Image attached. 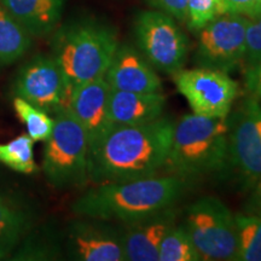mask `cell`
Instances as JSON below:
<instances>
[{"mask_svg": "<svg viewBox=\"0 0 261 261\" xmlns=\"http://www.w3.org/2000/svg\"><path fill=\"white\" fill-rule=\"evenodd\" d=\"M174 123L162 116L137 126L115 125L89 149V181L135 180L162 174Z\"/></svg>", "mask_w": 261, "mask_h": 261, "instance_id": "cell-1", "label": "cell"}, {"mask_svg": "<svg viewBox=\"0 0 261 261\" xmlns=\"http://www.w3.org/2000/svg\"><path fill=\"white\" fill-rule=\"evenodd\" d=\"M189 179L158 174L135 180L96 184L71 204L76 217L128 224L174 204L189 189Z\"/></svg>", "mask_w": 261, "mask_h": 261, "instance_id": "cell-2", "label": "cell"}, {"mask_svg": "<svg viewBox=\"0 0 261 261\" xmlns=\"http://www.w3.org/2000/svg\"><path fill=\"white\" fill-rule=\"evenodd\" d=\"M228 119L188 114L174 123L172 145L162 174L185 179L227 172Z\"/></svg>", "mask_w": 261, "mask_h": 261, "instance_id": "cell-3", "label": "cell"}, {"mask_svg": "<svg viewBox=\"0 0 261 261\" xmlns=\"http://www.w3.org/2000/svg\"><path fill=\"white\" fill-rule=\"evenodd\" d=\"M119 45L110 25L91 18L79 19L58 29L52 40V57L74 89L104 76Z\"/></svg>", "mask_w": 261, "mask_h": 261, "instance_id": "cell-4", "label": "cell"}, {"mask_svg": "<svg viewBox=\"0 0 261 261\" xmlns=\"http://www.w3.org/2000/svg\"><path fill=\"white\" fill-rule=\"evenodd\" d=\"M55 126L45 140L41 169L57 190L84 187L89 182V139L68 109L55 113Z\"/></svg>", "mask_w": 261, "mask_h": 261, "instance_id": "cell-5", "label": "cell"}, {"mask_svg": "<svg viewBox=\"0 0 261 261\" xmlns=\"http://www.w3.org/2000/svg\"><path fill=\"white\" fill-rule=\"evenodd\" d=\"M184 227L202 261H234L237 228L234 214L215 196H202L187 208Z\"/></svg>", "mask_w": 261, "mask_h": 261, "instance_id": "cell-6", "label": "cell"}, {"mask_svg": "<svg viewBox=\"0 0 261 261\" xmlns=\"http://www.w3.org/2000/svg\"><path fill=\"white\" fill-rule=\"evenodd\" d=\"M228 166L242 190L249 191L261 177V103L248 96L228 114Z\"/></svg>", "mask_w": 261, "mask_h": 261, "instance_id": "cell-7", "label": "cell"}, {"mask_svg": "<svg viewBox=\"0 0 261 261\" xmlns=\"http://www.w3.org/2000/svg\"><path fill=\"white\" fill-rule=\"evenodd\" d=\"M135 35L140 52L155 69L174 75L184 68L189 40L169 15L155 9L140 11L135 19Z\"/></svg>", "mask_w": 261, "mask_h": 261, "instance_id": "cell-8", "label": "cell"}, {"mask_svg": "<svg viewBox=\"0 0 261 261\" xmlns=\"http://www.w3.org/2000/svg\"><path fill=\"white\" fill-rule=\"evenodd\" d=\"M173 80L192 114L200 116L227 117L240 94L238 84L228 73L211 68H182Z\"/></svg>", "mask_w": 261, "mask_h": 261, "instance_id": "cell-9", "label": "cell"}, {"mask_svg": "<svg viewBox=\"0 0 261 261\" xmlns=\"http://www.w3.org/2000/svg\"><path fill=\"white\" fill-rule=\"evenodd\" d=\"M248 18L238 14H223L198 31L195 54L197 67L230 73L243 63L246 54Z\"/></svg>", "mask_w": 261, "mask_h": 261, "instance_id": "cell-10", "label": "cell"}, {"mask_svg": "<svg viewBox=\"0 0 261 261\" xmlns=\"http://www.w3.org/2000/svg\"><path fill=\"white\" fill-rule=\"evenodd\" d=\"M73 87L54 57L37 55L19 68L12 93L54 115L67 109Z\"/></svg>", "mask_w": 261, "mask_h": 261, "instance_id": "cell-11", "label": "cell"}, {"mask_svg": "<svg viewBox=\"0 0 261 261\" xmlns=\"http://www.w3.org/2000/svg\"><path fill=\"white\" fill-rule=\"evenodd\" d=\"M63 249L70 260L126 261L122 225L94 218L77 217L68 225Z\"/></svg>", "mask_w": 261, "mask_h": 261, "instance_id": "cell-12", "label": "cell"}, {"mask_svg": "<svg viewBox=\"0 0 261 261\" xmlns=\"http://www.w3.org/2000/svg\"><path fill=\"white\" fill-rule=\"evenodd\" d=\"M110 90L104 76L77 85L71 90L67 109L86 133L89 149L115 126L109 115Z\"/></svg>", "mask_w": 261, "mask_h": 261, "instance_id": "cell-13", "label": "cell"}, {"mask_svg": "<svg viewBox=\"0 0 261 261\" xmlns=\"http://www.w3.org/2000/svg\"><path fill=\"white\" fill-rule=\"evenodd\" d=\"M112 90L125 92H162V83L148 60L128 45H119L112 63L106 71Z\"/></svg>", "mask_w": 261, "mask_h": 261, "instance_id": "cell-14", "label": "cell"}, {"mask_svg": "<svg viewBox=\"0 0 261 261\" xmlns=\"http://www.w3.org/2000/svg\"><path fill=\"white\" fill-rule=\"evenodd\" d=\"M174 207L148 215L123 228V250L126 261H159L160 246L163 237L175 225Z\"/></svg>", "mask_w": 261, "mask_h": 261, "instance_id": "cell-15", "label": "cell"}, {"mask_svg": "<svg viewBox=\"0 0 261 261\" xmlns=\"http://www.w3.org/2000/svg\"><path fill=\"white\" fill-rule=\"evenodd\" d=\"M167 98L162 92L139 93L110 90L109 115L114 125L137 126L161 119Z\"/></svg>", "mask_w": 261, "mask_h": 261, "instance_id": "cell-16", "label": "cell"}, {"mask_svg": "<svg viewBox=\"0 0 261 261\" xmlns=\"http://www.w3.org/2000/svg\"><path fill=\"white\" fill-rule=\"evenodd\" d=\"M65 0H0L33 37L51 34L60 23Z\"/></svg>", "mask_w": 261, "mask_h": 261, "instance_id": "cell-17", "label": "cell"}, {"mask_svg": "<svg viewBox=\"0 0 261 261\" xmlns=\"http://www.w3.org/2000/svg\"><path fill=\"white\" fill-rule=\"evenodd\" d=\"M32 228L28 208L0 192V260L9 259Z\"/></svg>", "mask_w": 261, "mask_h": 261, "instance_id": "cell-18", "label": "cell"}, {"mask_svg": "<svg viewBox=\"0 0 261 261\" xmlns=\"http://www.w3.org/2000/svg\"><path fill=\"white\" fill-rule=\"evenodd\" d=\"M33 35L0 4V69L21 60L33 45Z\"/></svg>", "mask_w": 261, "mask_h": 261, "instance_id": "cell-19", "label": "cell"}, {"mask_svg": "<svg viewBox=\"0 0 261 261\" xmlns=\"http://www.w3.org/2000/svg\"><path fill=\"white\" fill-rule=\"evenodd\" d=\"M63 244L58 243V237L50 232H29L14 250L10 260L19 261H47L61 259L63 255Z\"/></svg>", "mask_w": 261, "mask_h": 261, "instance_id": "cell-20", "label": "cell"}, {"mask_svg": "<svg viewBox=\"0 0 261 261\" xmlns=\"http://www.w3.org/2000/svg\"><path fill=\"white\" fill-rule=\"evenodd\" d=\"M0 163L21 174L38 173L40 168L34 158V140L24 133L5 144L0 143Z\"/></svg>", "mask_w": 261, "mask_h": 261, "instance_id": "cell-21", "label": "cell"}, {"mask_svg": "<svg viewBox=\"0 0 261 261\" xmlns=\"http://www.w3.org/2000/svg\"><path fill=\"white\" fill-rule=\"evenodd\" d=\"M237 228V255L234 261H261V217L234 214Z\"/></svg>", "mask_w": 261, "mask_h": 261, "instance_id": "cell-22", "label": "cell"}, {"mask_svg": "<svg viewBox=\"0 0 261 261\" xmlns=\"http://www.w3.org/2000/svg\"><path fill=\"white\" fill-rule=\"evenodd\" d=\"M12 107H14L16 116L23 123L27 129V135L34 140V143L47 140L55 126L54 116L51 114L17 96L14 97Z\"/></svg>", "mask_w": 261, "mask_h": 261, "instance_id": "cell-23", "label": "cell"}, {"mask_svg": "<svg viewBox=\"0 0 261 261\" xmlns=\"http://www.w3.org/2000/svg\"><path fill=\"white\" fill-rule=\"evenodd\" d=\"M159 261H202L184 225H174L163 237Z\"/></svg>", "mask_w": 261, "mask_h": 261, "instance_id": "cell-24", "label": "cell"}, {"mask_svg": "<svg viewBox=\"0 0 261 261\" xmlns=\"http://www.w3.org/2000/svg\"><path fill=\"white\" fill-rule=\"evenodd\" d=\"M220 15L219 0H188V25L198 32Z\"/></svg>", "mask_w": 261, "mask_h": 261, "instance_id": "cell-25", "label": "cell"}, {"mask_svg": "<svg viewBox=\"0 0 261 261\" xmlns=\"http://www.w3.org/2000/svg\"><path fill=\"white\" fill-rule=\"evenodd\" d=\"M247 18L244 67L254 65L261 61V10Z\"/></svg>", "mask_w": 261, "mask_h": 261, "instance_id": "cell-26", "label": "cell"}, {"mask_svg": "<svg viewBox=\"0 0 261 261\" xmlns=\"http://www.w3.org/2000/svg\"><path fill=\"white\" fill-rule=\"evenodd\" d=\"M259 10H261V0H219L220 15L238 14L249 17Z\"/></svg>", "mask_w": 261, "mask_h": 261, "instance_id": "cell-27", "label": "cell"}, {"mask_svg": "<svg viewBox=\"0 0 261 261\" xmlns=\"http://www.w3.org/2000/svg\"><path fill=\"white\" fill-rule=\"evenodd\" d=\"M152 9L165 12L179 21L187 22L188 0H148Z\"/></svg>", "mask_w": 261, "mask_h": 261, "instance_id": "cell-28", "label": "cell"}, {"mask_svg": "<svg viewBox=\"0 0 261 261\" xmlns=\"http://www.w3.org/2000/svg\"><path fill=\"white\" fill-rule=\"evenodd\" d=\"M244 85L249 96L261 100V61L244 68Z\"/></svg>", "mask_w": 261, "mask_h": 261, "instance_id": "cell-29", "label": "cell"}, {"mask_svg": "<svg viewBox=\"0 0 261 261\" xmlns=\"http://www.w3.org/2000/svg\"><path fill=\"white\" fill-rule=\"evenodd\" d=\"M249 191L248 200L243 205V213L261 217V177Z\"/></svg>", "mask_w": 261, "mask_h": 261, "instance_id": "cell-30", "label": "cell"}]
</instances>
